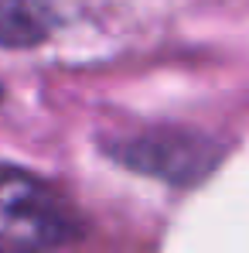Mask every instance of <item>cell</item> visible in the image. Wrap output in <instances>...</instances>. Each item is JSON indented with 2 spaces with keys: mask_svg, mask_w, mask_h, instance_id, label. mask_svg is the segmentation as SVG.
Here are the masks:
<instances>
[{
  "mask_svg": "<svg viewBox=\"0 0 249 253\" xmlns=\"http://www.w3.org/2000/svg\"><path fill=\"white\" fill-rule=\"evenodd\" d=\"M55 28L44 0H0V48H35Z\"/></svg>",
  "mask_w": 249,
  "mask_h": 253,
  "instance_id": "obj_3",
  "label": "cell"
},
{
  "mask_svg": "<svg viewBox=\"0 0 249 253\" xmlns=\"http://www.w3.org/2000/svg\"><path fill=\"white\" fill-rule=\"evenodd\" d=\"M109 154L130 171L154 174L174 185H191L218 165L222 147L188 130H147L113 144Z\"/></svg>",
  "mask_w": 249,
  "mask_h": 253,
  "instance_id": "obj_2",
  "label": "cell"
},
{
  "mask_svg": "<svg viewBox=\"0 0 249 253\" xmlns=\"http://www.w3.org/2000/svg\"><path fill=\"white\" fill-rule=\"evenodd\" d=\"M0 99H3V89H0Z\"/></svg>",
  "mask_w": 249,
  "mask_h": 253,
  "instance_id": "obj_4",
  "label": "cell"
},
{
  "mask_svg": "<svg viewBox=\"0 0 249 253\" xmlns=\"http://www.w3.org/2000/svg\"><path fill=\"white\" fill-rule=\"evenodd\" d=\"M79 236L75 209L41 178L0 168V253H48Z\"/></svg>",
  "mask_w": 249,
  "mask_h": 253,
  "instance_id": "obj_1",
  "label": "cell"
}]
</instances>
